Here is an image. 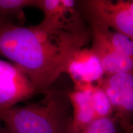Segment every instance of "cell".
<instances>
[{
  "label": "cell",
  "instance_id": "cell-15",
  "mask_svg": "<svg viewBox=\"0 0 133 133\" xmlns=\"http://www.w3.org/2000/svg\"><path fill=\"white\" fill-rule=\"evenodd\" d=\"M0 133H6L5 128L3 127L2 126V124H1V121H0Z\"/></svg>",
  "mask_w": 133,
  "mask_h": 133
},
{
  "label": "cell",
  "instance_id": "cell-10",
  "mask_svg": "<svg viewBox=\"0 0 133 133\" xmlns=\"http://www.w3.org/2000/svg\"><path fill=\"white\" fill-rule=\"evenodd\" d=\"M36 0H0V24H14L25 21L24 9L35 8Z\"/></svg>",
  "mask_w": 133,
  "mask_h": 133
},
{
  "label": "cell",
  "instance_id": "cell-8",
  "mask_svg": "<svg viewBox=\"0 0 133 133\" xmlns=\"http://www.w3.org/2000/svg\"><path fill=\"white\" fill-rule=\"evenodd\" d=\"M86 20L91 30L92 39L91 48L100 59L105 75L133 73V60L116 52L110 44L101 26L95 21L90 18H86Z\"/></svg>",
  "mask_w": 133,
  "mask_h": 133
},
{
  "label": "cell",
  "instance_id": "cell-4",
  "mask_svg": "<svg viewBox=\"0 0 133 133\" xmlns=\"http://www.w3.org/2000/svg\"><path fill=\"white\" fill-rule=\"evenodd\" d=\"M74 0H36L35 8L42 11L44 18L39 25L49 30H64L81 33L89 30V25Z\"/></svg>",
  "mask_w": 133,
  "mask_h": 133
},
{
  "label": "cell",
  "instance_id": "cell-1",
  "mask_svg": "<svg viewBox=\"0 0 133 133\" xmlns=\"http://www.w3.org/2000/svg\"><path fill=\"white\" fill-rule=\"evenodd\" d=\"M91 39L90 29L72 33L49 30L39 24H0V56L12 61L29 78L37 93L44 94L65 73L73 55Z\"/></svg>",
  "mask_w": 133,
  "mask_h": 133
},
{
  "label": "cell",
  "instance_id": "cell-12",
  "mask_svg": "<svg viewBox=\"0 0 133 133\" xmlns=\"http://www.w3.org/2000/svg\"><path fill=\"white\" fill-rule=\"evenodd\" d=\"M91 103L97 119L112 116L114 113L112 105L107 94L99 84L93 86Z\"/></svg>",
  "mask_w": 133,
  "mask_h": 133
},
{
  "label": "cell",
  "instance_id": "cell-5",
  "mask_svg": "<svg viewBox=\"0 0 133 133\" xmlns=\"http://www.w3.org/2000/svg\"><path fill=\"white\" fill-rule=\"evenodd\" d=\"M98 84L109 97L118 124L132 123L133 73L105 75Z\"/></svg>",
  "mask_w": 133,
  "mask_h": 133
},
{
  "label": "cell",
  "instance_id": "cell-6",
  "mask_svg": "<svg viewBox=\"0 0 133 133\" xmlns=\"http://www.w3.org/2000/svg\"><path fill=\"white\" fill-rule=\"evenodd\" d=\"M36 93L32 83L18 66L0 59V110L14 107Z\"/></svg>",
  "mask_w": 133,
  "mask_h": 133
},
{
  "label": "cell",
  "instance_id": "cell-11",
  "mask_svg": "<svg viewBox=\"0 0 133 133\" xmlns=\"http://www.w3.org/2000/svg\"><path fill=\"white\" fill-rule=\"evenodd\" d=\"M89 18V17H86ZM91 19V18H90ZM94 20V19H92ZM95 21V20H94ZM101 26L110 44L117 52L133 60V40L122 33L110 29L96 21Z\"/></svg>",
  "mask_w": 133,
  "mask_h": 133
},
{
  "label": "cell",
  "instance_id": "cell-13",
  "mask_svg": "<svg viewBox=\"0 0 133 133\" xmlns=\"http://www.w3.org/2000/svg\"><path fill=\"white\" fill-rule=\"evenodd\" d=\"M117 120L114 116L98 119L81 130L74 128L70 133H119Z\"/></svg>",
  "mask_w": 133,
  "mask_h": 133
},
{
  "label": "cell",
  "instance_id": "cell-3",
  "mask_svg": "<svg viewBox=\"0 0 133 133\" xmlns=\"http://www.w3.org/2000/svg\"><path fill=\"white\" fill-rule=\"evenodd\" d=\"M80 3L84 17L133 40V0H88Z\"/></svg>",
  "mask_w": 133,
  "mask_h": 133
},
{
  "label": "cell",
  "instance_id": "cell-14",
  "mask_svg": "<svg viewBox=\"0 0 133 133\" xmlns=\"http://www.w3.org/2000/svg\"><path fill=\"white\" fill-rule=\"evenodd\" d=\"M124 133H133V123L130 124H119Z\"/></svg>",
  "mask_w": 133,
  "mask_h": 133
},
{
  "label": "cell",
  "instance_id": "cell-9",
  "mask_svg": "<svg viewBox=\"0 0 133 133\" xmlns=\"http://www.w3.org/2000/svg\"><path fill=\"white\" fill-rule=\"evenodd\" d=\"M94 86L74 88L67 92L72 110L73 127L76 130H81L97 119L91 103V92Z\"/></svg>",
  "mask_w": 133,
  "mask_h": 133
},
{
  "label": "cell",
  "instance_id": "cell-7",
  "mask_svg": "<svg viewBox=\"0 0 133 133\" xmlns=\"http://www.w3.org/2000/svg\"><path fill=\"white\" fill-rule=\"evenodd\" d=\"M65 73L74 82L75 89L99 84L105 75L97 54L91 48H85L73 55Z\"/></svg>",
  "mask_w": 133,
  "mask_h": 133
},
{
  "label": "cell",
  "instance_id": "cell-2",
  "mask_svg": "<svg viewBox=\"0 0 133 133\" xmlns=\"http://www.w3.org/2000/svg\"><path fill=\"white\" fill-rule=\"evenodd\" d=\"M41 102L0 110V121L12 133H70L71 106L67 92L51 88Z\"/></svg>",
  "mask_w": 133,
  "mask_h": 133
},
{
  "label": "cell",
  "instance_id": "cell-16",
  "mask_svg": "<svg viewBox=\"0 0 133 133\" xmlns=\"http://www.w3.org/2000/svg\"><path fill=\"white\" fill-rule=\"evenodd\" d=\"M4 128H5V129H6V133H12L11 132V131H9V129H8V128H7L6 127V126H4Z\"/></svg>",
  "mask_w": 133,
  "mask_h": 133
}]
</instances>
